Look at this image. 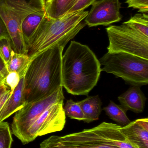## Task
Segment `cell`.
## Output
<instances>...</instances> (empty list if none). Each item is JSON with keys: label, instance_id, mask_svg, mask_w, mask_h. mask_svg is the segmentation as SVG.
I'll return each mask as SVG.
<instances>
[{"label": "cell", "instance_id": "obj_2", "mask_svg": "<svg viewBox=\"0 0 148 148\" xmlns=\"http://www.w3.org/2000/svg\"><path fill=\"white\" fill-rule=\"evenodd\" d=\"M63 49L64 47L57 45L32 59L24 76L25 105L48 96L63 87L61 66Z\"/></svg>", "mask_w": 148, "mask_h": 148}, {"label": "cell", "instance_id": "obj_26", "mask_svg": "<svg viewBox=\"0 0 148 148\" xmlns=\"http://www.w3.org/2000/svg\"><path fill=\"white\" fill-rule=\"evenodd\" d=\"M8 73L6 64L0 55V79L3 81Z\"/></svg>", "mask_w": 148, "mask_h": 148}, {"label": "cell", "instance_id": "obj_11", "mask_svg": "<svg viewBox=\"0 0 148 148\" xmlns=\"http://www.w3.org/2000/svg\"><path fill=\"white\" fill-rule=\"evenodd\" d=\"M123 133L129 141L138 148H148V119L131 122L122 127Z\"/></svg>", "mask_w": 148, "mask_h": 148}, {"label": "cell", "instance_id": "obj_18", "mask_svg": "<svg viewBox=\"0 0 148 148\" xmlns=\"http://www.w3.org/2000/svg\"><path fill=\"white\" fill-rule=\"evenodd\" d=\"M103 110L109 118L119 124L126 126L131 122L126 114L127 110L113 101H110L108 105Z\"/></svg>", "mask_w": 148, "mask_h": 148}, {"label": "cell", "instance_id": "obj_8", "mask_svg": "<svg viewBox=\"0 0 148 148\" xmlns=\"http://www.w3.org/2000/svg\"><path fill=\"white\" fill-rule=\"evenodd\" d=\"M64 99L61 87L48 96L25 104L15 113L11 124L12 134L21 141L30 126L46 110Z\"/></svg>", "mask_w": 148, "mask_h": 148}, {"label": "cell", "instance_id": "obj_17", "mask_svg": "<svg viewBox=\"0 0 148 148\" xmlns=\"http://www.w3.org/2000/svg\"><path fill=\"white\" fill-rule=\"evenodd\" d=\"M45 16V10H39L30 14L24 19L22 24V32L26 47L30 38Z\"/></svg>", "mask_w": 148, "mask_h": 148}, {"label": "cell", "instance_id": "obj_30", "mask_svg": "<svg viewBox=\"0 0 148 148\" xmlns=\"http://www.w3.org/2000/svg\"><path fill=\"white\" fill-rule=\"evenodd\" d=\"M3 85H4V82H3V80H1V79H0V87Z\"/></svg>", "mask_w": 148, "mask_h": 148}, {"label": "cell", "instance_id": "obj_16", "mask_svg": "<svg viewBox=\"0 0 148 148\" xmlns=\"http://www.w3.org/2000/svg\"><path fill=\"white\" fill-rule=\"evenodd\" d=\"M31 61L28 55L17 53L12 50L10 59L6 64L8 73L15 72L20 79L25 76Z\"/></svg>", "mask_w": 148, "mask_h": 148}, {"label": "cell", "instance_id": "obj_15", "mask_svg": "<svg viewBox=\"0 0 148 148\" xmlns=\"http://www.w3.org/2000/svg\"><path fill=\"white\" fill-rule=\"evenodd\" d=\"M78 102L84 115V122L89 123L99 119L102 111V102L99 96L89 97Z\"/></svg>", "mask_w": 148, "mask_h": 148}, {"label": "cell", "instance_id": "obj_12", "mask_svg": "<svg viewBox=\"0 0 148 148\" xmlns=\"http://www.w3.org/2000/svg\"><path fill=\"white\" fill-rule=\"evenodd\" d=\"M146 97L139 86H133L118 97V100L126 110L141 113L145 108Z\"/></svg>", "mask_w": 148, "mask_h": 148}, {"label": "cell", "instance_id": "obj_3", "mask_svg": "<svg viewBox=\"0 0 148 148\" xmlns=\"http://www.w3.org/2000/svg\"><path fill=\"white\" fill-rule=\"evenodd\" d=\"M89 11L68 13L56 19L45 16L39 23L27 44L30 61L42 52L57 45L64 47L86 26L83 20Z\"/></svg>", "mask_w": 148, "mask_h": 148}, {"label": "cell", "instance_id": "obj_5", "mask_svg": "<svg viewBox=\"0 0 148 148\" xmlns=\"http://www.w3.org/2000/svg\"><path fill=\"white\" fill-rule=\"evenodd\" d=\"M102 71L121 77L133 86L148 84V60L125 53H107L100 60Z\"/></svg>", "mask_w": 148, "mask_h": 148}, {"label": "cell", "instance_id": "obj_9", "mask_svg": "<svg viewBox=\"0 0 148 148\" xmlns=\"http://www.w3.org/2000/svg\"><path fill=\"white\" fill-rule=\"evenodd\" d=\"M66 116L63 101L53 104L32 124L21 142L25 145L37 136L61 131L66 124Z\"/></svg>", "mask_w": 148, "mask_h": 148}, {"label": "cell", "instance_id": "obj_23", "mask_svg": "<svg viewBox=\"0 0 148 148\" xmlns=\"http://www.w3.org/2000/svg\"><path fill=\"white\" fill-rule=\"evenodd\" d=\"M20 79L18 74L15 72H10L8 73L4 78L3 82L4 84L10 89L12 94L14 90L18 85Z\"/></svg>", "mask_w": 148, "mask_h": 148}, {"label": "cell", "instance_id": "obj_4", "mask_svg": "<svg viewBox=\"0 0 148 148\" xmlns=\"http://www.w3.org/2000/svg\"><path fill=\"white\" fill-rule=\"evenodd\" d=\"M45 0H0V16L5 23L12 49L17 53L28 55L22 24L30 14L45 10Z\"/></svg>", "mask_w": 148, "mask_h": 148}, {"label": "cell", "instance_id": "obj_25", "mask_svg": "<svg viewBox=\"0 0 148 148\" xmlns=\"http://www.w3.org/2000/svg\"><path fill=\"white\" fill-rule=\"evenodd\" d=\"M96 0H77L74 7L71 9L69 13L83 11L85 9L92 5Z\"/></svg>", "mask_w": 148, "mask_h": 148}, {"label": "cell", "instance_id": "obj_24", "mask_svg": "<svg viewBox=\"0 0 148 148\" xmlns=\"http://www.w3.org/2000/svg\"><path fill=\"white\" fill-rule=\"evenodd\" d=\"M129 8L138 9L140 13H147L148 11V0H126Z\"/></svg>", "mask_w": 148, "mask_h": 148}, {"label": "cell", "instance_id": "obj_1", "mask_svg": "<svg viewBox=\"0 0 148 148\" xmlns=\"http://www.w3.org/2000/svg\"><path fill=\"white\" fill-rule=\"evenodd\" d=\"M102 70L94 53L72 41L62 58V85L74 95H87L96 85Z\"/></svg>", "mask_w": 148, "mask_h": 148}, {"label": "cell", "instance_id": "obj_21", "mask_svg": "<svg viewBox=\"0 0 148 148\" xmlns=\"http://www.w3.org/2000/svg\"><path fill=\"white\" fill-rule=\"evenodd\" d=\"M12 142V134L8 123L0 122V148H11Z\"/></svg>", "mask_w": 148, "mask_h": 148}, {"label": "cell", "instance_id": "obj_28", "mask_svg": "<svg viewBox=\"0 0 148 148\" xmlns=\"http://www.w3.org/2000/svg\"><path fill=\"white\" fill-rule=\"evenodd\" d=\"M5 37L10 38L5 23L0 16V39Z\"/></svg>", "mask_w": 148, "mask_h": 148}, {"label": "cell", "instance_id": "obj_10", "mask_svg": "<svg viewBox=\"0 0 148 148\" xmlns=\"http://www.w3.org/2000/svg\"><path fill=\"white\" fill-rule=\"evenodd\" d=\"M121 3L119 0H99L92 4L84 22L89 27L107 26L121 21Z\"/></svg>", "mask_w": 148, "mask_h": 148}, {"label": "cell", "instance_id": "obj_13", "mask_svg": "<svg viewBox=\"0 0 148 148\" xmlns=\"http://www.w3.org/2000/svg\"><path fill=\"white\" fill-rule=\"evenodd\" d=\"M24 77L20 79L18 85L0 111V122L3 121L24 106Z\"/></svg>", "mask_w": 148, "mask_h": 148}, {"label": "cell", "instance_id": "obj_20", "mask_svg": "<svg viewBox=\"0 0 148 148\" xmlns=\"http://www.w3.org/2000/svg\"><path fill=\"white\" fill-rule=\"evenodd\" d=\"M65 115L72 119L83 121L84 115L78 102L74 101L72 99L67 100L63 108Z\"/></svg>", "mask_w": 148, "mask_h": 148}, {"label": "cell", "instance_id": "obj_22", "mask_svg": "<svg viewBox=\"0 0 148 148\" xmlns=\"http://www.w3.org/2000/svg\"><path fill=\"white\" fill-rule=\"evenodd\" d=\"M12 50L13 49L9 37L0 39V55L6 65L10 59Z\"/></svg>", "mask_w": 148, "mask_h": 148}, {"label": "cell", "instance_id": "obj_29", "mask_svg": "<svg viewBox=\"0 0 148 148\" xmlns=\"http://www.w3.org/2000/svg\"><path fill=\"white\" fill-rule=\"evenodd\" d=\"M7 89H10L7 86H6L5 84L1 86L0 87V94L3 93V92H4Z\"/></svg>", "mask_w": 148, "mask_h": 148}, {"label": "cell", "instance_id": "obj_19", "mask_svg": "<svg viewBox=\"0 0 148 148\" xmlns=\"http://www.w3.org/2000/svg\"><path fill=\"white\" fill-rule=\"evenodd\" d=\"M124 24L148 37V15L146 13L136 14Z\"/></svg>", "mask_w": 148, "mask_h": 148}, {"label": "cell", "instance_id": "obj_14", "mask_svg": "<svg viewBox=\"0 0 148 148\" xmlns=\"http://www.w3.org/2000/svg\"><path fill=\"white\" fill-rule=\"evenodd\" d=\"M77 0H47L45 1L46 17L56 19L69 13Z\"/></svg>", "mask_w": 148, "mask_h": 148}, {"label": "cell", "instance_id": "obj_6", "mask_svg": "<svg viewBox=\"0 0 148 148\" xmlns=\"http://www.w3.org/2000/svg\"><path fill=\"white\" fill-rule=\"evenodd\" d=\"M111 124L104 122L77 133L52 136L43 141L40 148H119L109 139Z\"/></svg>", "mask_w": 148, "mask_h": 148}, {"label": "cell", "instance_id": "obj_7", "mask_svg": "<svg viewBox=\"0 0 148 148\" xmlns=\"http://www.w3.org/2000/svg\"><path fill=\"white\" fill-rule=\"evenodd\" d=\"M109 44L108 53H125L148 60V37L126 24L106 29Z\"/></svg>", "mask_w": 148, "mask_h": 148}, {"label": "cell", "instance_id": "obj_27", "mask_svg": "<svg viewBox=\"0 0 148 148\" xmlns=\"http://www.w3.org/2000/svg\"><path fill=\"white\" fill-rule=\"evenodd\" d=\"M11 94L12 93L10 89H7L3 93L0 94V111Z\"/></svg>", "mask_w": 148, "mask_h": 148}]
</instances>
